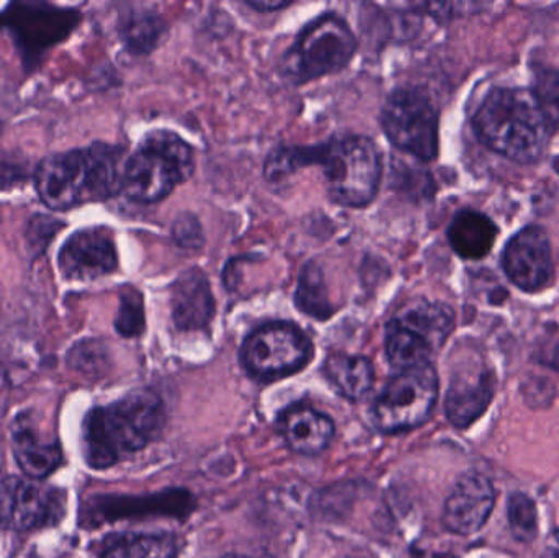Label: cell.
I'll list each match as a JSON object with an SVG mask.
<instances>
[{
    "mask_svg": "<svg viewBox=\"0 0 559 558\" xmlns=\"http://www.w3.org/2000/svg\"><path fill=\"white\" fill-rule=\"evenodd\" d=\"M502 268L521 290L537 292L547 287L555 275L547 231L540 226H527L519 231L502 252Z\"/></svg>",
    "mask_w": 559,
    "mask_h": 558,
    "instance_id": "13",
    "label": "cell"
},
{
    "mask_svg": "<svg viewBox=\"0 0 559 558\" xmlns=\"http://www.w3.org/2000/svg\"><path fill=\"white\" fill-rule=\"evenodd\" d=\"M58 268L68 281L88 282L114 274L118 269L114 233L104 226L72 233L59 249Z\"/></svg>",
    "mask_w": 559,
    "mask_h": 558,
    "instance_id": "12",
    "label": "cell"
},
{
    "mask_svg": "<svg viewBox=\"0 0 559 558\" xmlns=\"http://www.w3.org/2000/svg\"><path fill=\"white\" fill-rule=\"evenodd\" d=\"M174 239L182 248H202L203 231L199 219L190 213H183L174 223Z\"/></svg>",
    "mask_w": 559,
    "mask_h": 558,
    "instance_id": "29",
    "label": "cell"
},
{
    "mask_svg": "<svg viewBox=\"0 0 559 558\" xmlns=\"http://www.w3.org/2000/svg\"><path fill=\"white\" fill-rule=\"evenodd\" d=\"M473 127L495 153L524 164L544 156L554 130L534 92L519 87L489 92L476 111Z\"/></svg>",
    "mask_w": 559,
    "mask_h": 558,
    "instance_id": "4",
    "label": "cell"
},
{
    "mask_svg": "<svg viewBox=\"0 0 559 558\" xmlns=\"http://www.w3.org/2000/svg\"><path fill=\"white\" fill-rule=\"evenodd\" d=\"M120 38L131 55H150L159 46L166 22L159 13L151 10H131L120 19Z\"/></svg>",
    "mask_w": 559,
    "mask_h": 558,
    "instance_id": "23",
    "label": "cell"
},
{
    "mask_svg": "<svg viewBox=\"0 0 559 558\" xmlns=\"http://www.w3.org/2000/svg\"><path fill=\"white\" fill-rule=\"evenodd\" d=\"M357 51L350 26L337 15L321 16L309 23L295 45L286 51L282 72L293 84H305L342 71Z\"/></svg>",
    "mask_w": 559,
    "mask_h": 558,
    "instance_id": "7",
    "label": "cell"
},
{
    "mask_svg": "<svg viewBox=\"0 0 559 558\" xmlns=\"http://www.w3.org/2000/svg\"><path fill=\"white\" fill-rule=\"evenodd\" d=\"M535 97L551 127L559 128V74L554 69H540L535 74Z\"/></svg>",
    "mask_w": 559,
    "mask_h": 558,
    "instance_id": "28",
    "label": "cell"
},
{
    "mask_svg": "<svg viewBox=\"0 0 559 558\" xmlns=\"http://www.w3.org/2000/svg\"><path fill=\"white\" fill-rule=\"evenodd\" d=\"M170 534H118L105 541L102 558H176Z\"/></svg>",
    "mask_w": 559,
    "mask_h": 558,
    "instance_id": "22",
    "label": "cell"
},
{
    "mask_svg": "<svg viewBox=\"0 0 559 558\" xmlns=\"http://www.w3.org/2000/svg\"><path fill=\"white\" fill-rule=\"evenodd\" d=\"M439 396L432 364L403 370L388 382L373 405L374 426L383 432L417 428L429 419Z\"/></svg>",
    "mask_w": 559,
    "mask_h": 558,
    "instance_id": "8",
    "label": "cell"
},
{
    "mask_svg": "<svg viewBox=\"0 0 559 558\" xmlns=\"http://www.w3.org/2000/svg\"><path fill=\"white\" fill-rule=\"evenodd\" d=\"M215 297L199 269L183 272L173 288V318L180 331L205 330L215 317Z\"/></svg>",
    "mask_w": 559,
    "mask_h": 558,
    "instance_id": "16",
    "label": "cell"
},
{
    "mask_svg": "<svg viewBox=\"0 0 559 558\" xmlns=\"http://www.w3.org/2000/svg\"><path fill=\"white\" fill-rule=\"evenodd\" d=\"M124 147L94 143L45 157L36 167L35 187L43 205L56 212L102 202L121 192Z\"/></svg>",
    "mask_w": 559,
    "mask_h": 558,
    "instance_id": "2",
    "label": "cell"
},
{
    "mask_svg": "<svg viewBox=\"0 0 559 558\" xmlns=\"http://www.w3.org/2000/svg\"><path fill=\"white\" fill-rule=\"evenodd\" d=\"M324 373L331 385L352 402L365 399L374 385V369L364 356L332 354L324 364Z\"/></svg>",
    "mask_w": 559,
    "mask_h": 558,
    "instance_id": "21",
    "label": "cell"
},
{
    "mask_svg": "<svg viewBox=\"0 0 559 558\" xmlns=\"http://www.w3.org/2000/svg\"><path fill=\"white\" fill-rule=\"evenodd\" d=\"M166 423L159 396L136 390L118 402L91 409L82 425V451L88 467L104 471L157 439Z\"/></svg>",
    "mask_w": 559,
    "mask_h": 558,
    "instance_id": "3",
    "label": "cell"
},
{
    "mask_svg": "<svg viewBox=\"0 0 559 558\" xmlns=\"http://www.w3.org/2000/svg\"><path fill=\"white\" fill-rule=\"evenodd\" d=\"M309 166H321L329 195L338 205L361 209L380 189L381 164L377 144L360 134H345L314 146H278L265 163V179L280 183Z\"/></svg>",
    "mask_w": 559,
    "mask_h": 558,
    "instance_id": "1",
    "label": "cell"
},
{
    "mask_svg": "<svg viewBox=\"0 0 559 558\" xmlns=\"http://www.w3.org/2000/svg\"><path fill=\"white\" fill-rule=\"evenodd\" d=\"M433 558H455V557H453V556H436Z\"/></svg>",
    "mask_w": 559,
    "mask_h": 558,
    "instance_id": "31",
    "label": "cell"
},
{
    "mask_svg": "<svg viewBox=\"0 0 559 558\" xmlns=\"http://www.w3.org/2000/svg\"><path fill=\"white\" fill-rule=\"evenodd\" d=\"M498 238V226L485 213L460 210L449 226V241L460 258L478 261L489 254Z\"/></svg>",
    "mask_w": 559,
    "mask_h": 558,
    "instance_id": "20",
    "label": "cell"
},
{
    "mask_svg": "<svg viewBox=\"0 0 559 558\" xmlns=\"http://www.w3.org/2000/svg\"><path fill=\"white\" fill-rule=\"evenodd\" d=\"M225 558H248V557H236V556H229V557H225Z\"/></svg>",
    "mask_w": 559,
    "mask_h": 558,
    "instance_id": "32",
    "label": "cell"
},
{
    "mask_svg": "<svg viewBox=\"0 0 559 558\" xmlns=\"http://www.w3.org/2000/svg\"><path fill=\"white\" fill-rule=\"evenodd\" d=\"M10 444L20 471L33 480H45L64 461L61 444L56 439L48 438L33 422L29 413H22L13 419L10 426Z\"/></svg>",
    "mask_w": 559,
    "mask_h": 558,
    "instance_id": "15",
    "label": "cell"
},
{
    "mask_svg": "<svg viewBox=\"0 0 559 558\" xmlns=\"http://www.w3.org/2000/svg\"><path fill=\"white\" fill-rule=\"evenodd\" d=\"M509 526L515 539L532 543L537 537V508L534 501L524 494H514L509 498Z\"/></svg>",
    "mask_w": 559,
    "mask_h": 558,
    "instance_id": "27",
    "label": "cell"
},
{
    "mask_svg": "<svg viewBox=\"0 0 559 558\" xmlns=\"http://www.w3.org/2000/svg\"><path fill=\"white\" fill-rule=\"evenodd\" d=\"M381 127L394 147L420 161L439 153V115L419 88H397L388 97Z\"/></svg>",
    "mask_w": 559,
    "mask_h": 558,
    "instance_id": "9",
    "label": "cell"
},
{
    "mask_svg": "<svg viewBox=\"0 0 559 558\" xmlns=\"http://www.w3.org/2000/svg\"><path fill=\"white\" fill-rule=\"evenodd\" d=\"M312 357L309 337L292 323H269L242 344L245 369L259 380H275L299 372Z\"/></svg>",
    "mask_w": 559,
    "mask_h": 558,
    "instance_id": "10",
    "label": "cell"
},
{
    "mask_svg": "<svg viewBox=\"0 0 559 558\" xmlns=\"http://www.w3.org/2000/svg\"><path fill=\"white\" fill-rule=\"evenodd\" d=\"M495 395V377L481 370L453 379L447 393V418L456 428L473 425L491 403Z\"/></svg>",
    "mask_w": 559,
    "mask_h": 558,
    "instance_id": "18",
    "label": "cell"
},
{
    "mask_svg": "<svg viewBox=\"0 0 559 558\" xmlns=\"http://www.w3.org/2000/svg\"><path fill=\"white\" fill-rule=\"evenodd\" d=\"M495 501V487L488 478L479 474L463 475L447 498L443 524L460 536L478 533L491 517Z\"/></svg>",
    "mask_w": 559,
    "mask_h": 558,
    "instance_id": "14",
    "label": "cell"
},
{
    "mask_svg": "<svg viewBox=\"0 0 559 558\" xmlns=\"http://www.w3.org/2000/svg\"><path fill=\"white\" fill-rule=\"evenodd\" d=\"M393 320L429 344L433 353L445 344L455 327V313L442 301H413Z\"/></svg>",
    "mask_w": 559,
    "mask_h": 558,
    "instance_id": "19",
    "label": "cell"
},
{
    "mask_svg": "<svg viewBox=\"0 0 559 558\" xmlns=\"http://www.w3.org/2000/svg\"><path fill=\"white\" fill-rule=\"evenodd\" d=\"M296 307L316 320H328L334 313L331 300H329L328 287H325L324 274L321 269L309 262L299 275L298 288L295 294Z\"/></svg>",
    "mask_w": 559,
    "mask_h": 558,
    "instance_id": "25",
    "label": "cell"
},
{
    "mask_svg": "<svg viewBox=\"0 0 559 558\" xmlns=\"http://www.w3.org/2000/svg\"><path fill=\"white\" fill-rule=\"evenodd\" d=\"M66 494L33 478L0 482V524L19 533L56 526L64 518Z\"/></svg>",
    "mask_w": 559,
    "mask_h": 558,
    "instance_id": "11",
    "label": "cell"
},
{
    "mask_svg": "<svg viewBox=\"0 0 559 558\" xmlns=\"http://www.w3.org/2000/svg\"><path fill=\"white\" fill-rule=\"evenodd\" d=\"M146 327L143 295L134 287H124L120 294V307L115 318V330L123 337L140 336Z\"/></svg>",
    "mask_w": 559,
    "mask_h": 558,
    "instance_id": "26",
    "label": "cell"
},
{
    "mask_svg": "<svg viewBox=\"0 0 559 558\" xmlns=\"http://www.w3.org/2000/svg\"><path fill=\"white\" fill-rule=\"evenodd\" d=\"M249 7L259 10V12H272V10L285 9L292 2H282V0H275V2H269V0H248Z\"/></svg>",
    "mask_w": 559,
    "mask_h": 558,
    "instance_id": "30",
    "label": "cell"
},
{
    "mask_svg": "<svg viewBox=\"0 0 559 558\" xmlns=\"http://www.w3.org/2000/svg\"><path fill=\"white\" fill-rule=\"evenodd\" d=\"M384 351H386L391 366L400 372L430 364V357L436 354L430 349L429 344L424 343L420 337L394 320H391L386 327Z\"/></svg>",
    "mask_w": 559,
    "mask_h": 558,
    "instance_id": "24",
    "label": "cell"
},
{
    "mask_svg": "<svg viewBox=\"0 0 559 558\" xmlns=\"http://www.w3.org/2000/svg\"><path fill=\"white\" fill-rule=\"evenodd\" d=\"M558 536H559V534H558Z\"/></svg>",
    "mask_w": 559,
    "mask_h": 558,
    "instance_id": "33",
    "label": "cell"
},
{
    "mask_svg": "<svg viewBox=\"0 0 559 558\" xmlns=\"http://www.w3.org/2000/svg\"><path fill=\"white\" fill-rule=\"evenodd\" d=\"M286 444L298 454H321L334 438V423L311 406L296 405L283 412L278 422Z\"/></svg>",
    "mask_w": 559,
    "mask_h": 558,
    "instance_id": "17",
    "label": "cell"
},
{
    "mask_svg": "<svg viewBox=\"0 0 559 558\" xmlns=\"http://www.w3.org/2000/svg\"><path fill=\"white\" fill-rule=\"evenodd\" d=\"M82 13L48 2H12L0 10V32L12 38L26 72L36 71L49 49L72 35Z\"/></svg>",
    "mask_w": 559,
    "mask_h": 558,
    "instance_id": "6",
    "label": "cell"
},
{
    "mask_svg": "<svg viewBox=\"0 0 559 558\" xmlns=\"http://www.w3.org/2000/svg\"><path fill=\"white\" fill-rule=\"evenodd\" d=\"M195 170L192 146L173 131L147 134L128 157L121 192L138 203H156L187 182Z\"/></svg>",
    "mask_w": 559,
    "mask_h": 558,
    "instance_id": "5",
    "label": "cell"
}]
</instances>
